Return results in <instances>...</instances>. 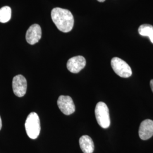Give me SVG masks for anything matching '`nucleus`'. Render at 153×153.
<instances>
[{"label":"nucleus","instance_id":"f257e3e1","mask_svg":"<svg viewBox=\"0 0 153 153\" xmlns=\"http://www.w3.org/2000/svg\"><path fill=\"white\" fill-rule=\"evenodd\" d=\"M51 18L57 28L63 33H69L74 26V17L69 10L55 7L51 11Z\"/></svg>","mask_w":153,"mask_h":153},{"label":"nucleus","instance_id":"f03ea898","mask_svg":"<svg viewBox=\"0 0 153 153\" xmlns=\"http://www.w3.org/2000/svg\"><path fill=\"white\" fill-rule=\"evenodd\" d=\"M25 129L28 136L31 139L37 138L40 131V122L36 112L30 113L25 122Z\"/></svg>","mask_w":153,"mask_h":153},{"label":"nucleus","instance_id":"7ed1b4c3","mask_svg":"<svg viewBox=\"0 0 153 153\" xmlns=\"http://www.w3.org/2000/svg\"><path fill=\"white\" fill-rule=\"evenodd\" d=\"M95 115L99 125L103 128H107L111 123L109 109L106 104L100 102L98 103L95 109Z\"/></svg>","mask_w":153,"mask_h":153},{"label":"nucleus","instance_id":"20e7f679","mask_svg":"<svg viewBox=\"0 0 153 153\" xmlns=\"http://www.w3.org/2000/svg\"><path fill=\"white\" fill-rule=\"evenodd\" d=\"M115 73L122 78H128L132 74L131 68L126 61L119 57H114L111 61Z\"/></svg>","mask_w":153,"mask_h":153},{"label":"nucleus","instance_id":"39448f33","mask_svg":"<svg viewBox=\"0 0 153 153\" xmlns=\"http://www.w3.org/2000/svg\"><path fill=\"white\" fill-rule=\"evenodd\" d=\"M12 87L13 92L18 97H23L27 91V83L25 76L22 75H17L13 79Z\"/></svg>","mask_w":153,"mask_h":153},{"label":"nucleus","instance_id":"423d86ee","mask_svg":"<svg viewBox=\"0 0 153 153\" xmlns=\"http://www.w3.org/2000/svg\"><path fill=\"white\" fill-rule=\"evenodd\" d=\"M57 105L61 111L65 115H71L75 112V105L69 96H60L57 100Z\"/></svg>","mask_w":153,"mask_h":153},{"label":"nucleus","instance_id":"0eeeda50","mask_svg":"<svg viewBox=\"0 0 153 153\" xmlns=\"http://www.w3.org/2000/svg\"><path fill=\"white\" fill-rule=\"evenodd\" d=\"M86 61L82 56H77L71 58L67 62V68L73 73H78L86 66Z\"/></svg>","mask_w":153,"mask_h":153},{"label":"nucleus","instance_id":"6e6552de","mask_svg":"<svg viewBox=\"0 0 153 153\" xmlns=\"http://www.w3.org/2000/svg\"><path fill=\"white\" fill-rule=\"evenodd\" d=\"M42 38V28L38 24H33L27 31L26 39L28 44L33 45L38 42Z\"/></svg>","mask_w":153,"mask_h":153},{"label":"nucleus","instance_id":"1a4fd4ad","mask_svg":"<svg viewBox=\"0 0 153 153\" xmlns=\"http://www.w3.org/2000/svg\"><path fill=\"white\" fill-rule=\"evenodd\" d=\"M139 136L143 140H147L153 136V120L146 119L141 123L138 131Z\"/></svg>","mask_w":153,"mask_h":153},{"label":"nucleus","instance_id":"9d476101","mask_svg":"<svg viewBox=\"0 0 153 153\" xmlns=\"http://www.w3.org/2000/svg\"><path fill=\"white\" fill-rule=\"evenodd\" d=\"M79 146L83 153H93L94 144L91 138L87 135L82 136L79 140Z\"/></svg>","mask_w":153,"mask_h":153},{"label":"nucleus","instance_id":"9b49d317","mask_svg":"<svg viewBox=\"0 0 153 153\" xmlns=\"http://www.w3.org/2000/svg\"><path fill=\"white\" fill-rule=\"evenodd\" d=\"M138 33L142 36L149 37L153 44V26L149 24H143L138 28Z\"/></svg>","mask_w":153,"mask_h":153},{"label":"nucleus","instance_id":"f8f14e48","mask_svg":"<svg viewBox=\"0 0 153 153\" xmlns=\"http://www.w3.org/2000/svg\"><path fill=\"white\" fill-rule=\"evenodd\" d=\"M11 16V9L9 6H6L0 9V22L6 23L10 21Z\"/></svg>","mask_w":153,"mask_h":153},{"label":"nucleus","instance_id":"ddd939ff","mask_svg":"<svg viewBox=\"0 0 153 153\" xmlns=\"http://www.w3.org/2000/svg\"><path fill=\"white\" fill-rule=\"evenodd\" d=\"M150 88H152V91H153V79H152V80L150 81Z\"/></svg>","mask_w":153,"mask_h":153},{"label":"nucleus","instance_id":"4468645a","mask_svg":"<svg viewBox=\"0 0 153 153\" xmlns=\"http://www.w3.org/2000/svg\"><path fill=\"white\" fill-rule=\"evenodd\" d=\"M2 120H1V116H0V130L2 128Z\"/></svg>","mask_w":153,"mask_h":153},{"label":"nucleus","instance_id":"2eb2a0df","mask_svg":"<svg viewBox=\"0 0 153 153\" xmlns=\"http://www.w3.org/2000/svg\"><path fill=\"white\" fill-rule=\"evenodd\" d=\"M97 1L100 2H104L105 0H97Z\"/></svg>","mask_w":153,"mask_h":153}]
</instances>
